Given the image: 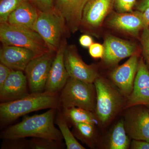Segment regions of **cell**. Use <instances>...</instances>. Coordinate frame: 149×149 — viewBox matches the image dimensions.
I'll use <instances>...</instances> for the list:
<instances>
[{
    "instance_id": "1",
    "label": "cell",
    "mask_w": 149,
    "mask_h": 149,
    "mask_svg": "<svg viewBox=\"0 0 149 149\" xmlns=\"http://www.w3.org/2000/svg\"><path fill=\"white\" fill-rule=\"evenodd\" d=\"M58 109H50L42 114L24 118L21 122L2 131L0 137L3 139L31 137L62 141L61 133L54 125Z\"/></svg>"
},
{
    "instance_id": "2",
    "label": "cell",
    "mask_w": 149,
    "mask_h": 149,
    "mask_svg": "<svg viewBox=\"0 0 149 149\" xmlns=\"http://www.w3.org/2000/svg\"><path fill=\"white\" fill-rule=\"evenodd\" d=\"M61 109L59 93L45 91L30 93L24 97L0 104V121L7 125L32 112L50 109Z\"/></svg>"
},
{
    "instance_id": "3",
    "label": "cell",
    "mask_w": 149,
    "mask_h": 149,
    "mask_svg": "<svg viewBox=\"0 0 149 149\" xmlns=\"http://www.w3.org/2000/svg\"><path fill=\"white\" fill-rule=\"evenodd\" d=\"M96 102L95 85L71 77L59 94L61 109L76 107L93 112Z\"/></svg>"
},
{
    "instance_id": "4",
    "label": "cell",
    "mask_w": 149,
    "mask_h": 149,
    "mask_svg": "<svg viewBox=\"0 0 149 149\" xmlns=\"http://www.w3.org/2000/svg\"><path fill=\"white\" fill-rule=\"evenodd\" d=\"M0 41L3 45L29 49L36 56L50 51L35 30L12 25L8 22L0 23Z\"/></svg>"
},
{
    "instance_id": "5",
    "label": "cell",
    "mask_w": 149,
    "mask_h": 149,
    "mask_svg": "<svg viewBox=\"0 0 149 149\" xmlns=\"http://www.w3.org/2000/svg\"><path fill=\"white\" fill-rule=\"evenodd\" d=\"M34 30L42 38L49 49L56 52L63 40L69 34L64 20L55 9L39 11Z\"/></svg>"
},
{
    "instance_id": "6",
    "label": "cell",
    "mask_w": 149,
    "mask_h": 149,
    "mask_svg": "<svg viewBox=\"0 0 149 149\" xmlns=\"http://www.w3.org/2000/svg\"><path fill=\"white\" fill-rule=\"evenodd\" d=\"M96 92L95 110L99 120L105 123L120 108L122 98L117 91L104 79L99 77L94 83Z\"/></svg>"
},
{
    "instance_id": "7",
    "label": "cell",
    "mask_w": 149,
    "mask_h": 149,
    "mask_svg": "<svg viewBox=\"0 0 149 149\" xmlns=\"http://www.w3.org/2000/svg\"><path fill=\"white\" fill-rule=\"evenodd\" d=\"M56 54V52L49 51L35 57L27 65L24 72L31 93L45 91L50 70Z\"/></svg>"
},
{
    "instance_id": "8",
    "label": "cell",
    "mask_w": 149,
    "mask_h": 149,
    "mask_svg": "<svg viewBox=\"0 0 149 149\" xmlns=\"http://www.w3.org/2000/svg\"><path fill=\"white\" fill-rule=\"evenodd\" d=\"M115 0H89L83 10L80 29L95 34L111 10Z\"/></svg>"
},
{
    "instance_id": "9",
    "label": "cell",
    "mask_w": 149,
    "mask_h": 149,
    "mask_svg": "<svg viewBox=\"0 0 149 149\" xmlns=\"http://www.w3.org/2000/svg\"><path fill=\"white\" fill-rule=\"evenodd\" d=\"M64 60L70 77L91 83H94L99 77L95 67L87 64L83 61L74 45H67Z\"/></svg>"
},
{
    "instance_id": "10",
    "label": "cell",
    "mask_w": 149,
    "mask_h": 149,
    "mask_svg": "<svg viewBox=\"0 0 149 149\" xmlns=\"http://www.w3.org/2000/svg\"><path fill=\"white\" fill-rule=\"evenodd\" d=\"M89 0H54V8L63 18L69 34L77 32L83 10Z\"/></svg>"
},
{
    "instance_id": "11",
    "label": "cell",
    "mask_w": 149,
    "mask_h": 149,
    "mask_svg": "<svg viewBox=\"0 0 149 149\" xmlns=\"http://www.w3.org/2000/svg\"><path fill=\"white\" fill-rule=\"evenodd\" d=\"M126 133L133 140L149 142V110L144 107L130 109L125 116Z\"/></svg>"
},
{
    "instance_id": "12",
    "label": "cell",
    "mask_w": 149,
    "mask_h": 149,
    "mask_svg": "<svg viewBox=\"0 0 149 149\" xmlns=\"http://www.w3.org/2000/svg\"><path fill=\"white\" fill-rule=\"evenodd\" d=\"M68 45L66 38L62 41L52 63L45 91L59 93L70 77L65 68L64 55Z\"/></svg>"
},
{
    "instance_id": "13",
    "label": "cell",
    "mask_w": 149,
    "mask_h": 149,
    "mask_svg": "<svg viewBox=\"0 0 149 149\" xmlns=\"http://www.w3.org/2000/svg\"><path fill=\"white\" fill-rule=\"evenodd\" d=\"M103 59L108 65L116 64L121 60L136 54V45L134 43L109 35L104 44Z\"/></svg>"
},
{
    "instance_id": "14",
    "label": "cell",
    "mask_w": 149,
    "mask_h": 149,
    "mask_svg": "<svg viewBox=\"0 0 149 149\" xmlns=\"http://www.w3.org/2000/svg\"><path fill=\"white\" fill-rule=\"evenodd\" d=\"M139 63L138 55L135 54L112 72V80L125 96H129L133 91Z\"/></svg>"
},
{
    "instance_id": "15",
    "label": "cell",
    "mask_w": 149,
    "mask_h": 149,
    "mask_svg": "<svg viewBox=\"0 0 149 149\" xmlns=\"http://www.w3.org/2000/svg\"><path fill=\"white\" fill-rule=\"evenodd\" d=\"M28 85L23 71L13 70L0 88L1 103L13 101L28 95Z\"/></svg>"
},
{
    "instance_id": "16",
    "label": "cell",
    "mask_w": 149,
    "mask_h": 149,
    "mask_svg": "<svg viewBox=\"0 0 149 149\" xmlns=\"http://www.w3.org/2000/svg\"><path fill=\"white\" fill-rule=\"evenodd\" d=\"M149 105V69L143 59L139 61L133 91L128 96L127 107Z\"/></svg>"
},
{
    "instance_id": "17",
    "label": "cell",
    "mask_w": 149,
    "mask_h": 149,
    "mask_svg": "<svg viewBox=\"0 0 149 149\" xmlns=\"http://www.w3.org/2000/svg\"><path fill=\"white\" fill-rule=\"evenodd\" d=\"M35 57V54L29 49L17 46L2 45L0 49L1 63L14 70L24 71Z\"/></svg>"
},
{
    "instance_id": "18",
    "label": "cell",
    "mask_w": 149,
    "mask_h": 149,
    "mask_svg": "<svg viewBox=\"0 0 149 149\" xmlns=\"http://www.w3.org/2000/svg\"><path fill=\"white\" fill-rule=\"evenodd\" d=\"M108 24L113 29L136 37L141 30L148 27L140 11L114 14Z\"/></svg>"
},
{
    "instance_id": "19",
    "label": "cell",
    "mask_w": 149,
    "mask_h": 149,
    "mask_svg": "<svg viewBox=\"0 0 149 149\" xmlns=\"http://www.w3.org/2000/svg\"><path fill=\"white\" fill-rule=\"evenodd\" d=\"M39 13L34 6L25 0L10 14L7 22L15 26L34 30Z\"/></svg>"
},
{
    "instance_id": "20",
    "label": "cell",
    "mask_w": 149,
    "mask_h": 149,
    "mask_svg": "<svg viewBox=\"0 0 149 149\" xmlns=\"http://www.w3.org/2000/svg\"><path fill=\"white\" fill-rule=\"evenodd\" d=\"M61 111L70 126L76 123H88L95 125L97 123V120L93 112L88 110L72 107L62 109Z\"/></svg>"
},
{
    "instance_id": "21",
    "label": "cell",
    "mask_w": 149,
    "mask_h": 149,
    "mask_svg": "<svg viewBox=\"0 0 149 149\" xmlns=\"http://www.w3.org/2000/svg\"><path fill=\"white\" fill-rule=\"evenodd\" d=\"M56 115V124L58 127L63 139L65 142V146L67 149H85L83 146L75 139L74 134L70 129L69 125L63 115L61 109L57 111Z\"/></svg>"
},
{
    "instance_id": "22",
    "label": "cell",
    "mask_w": 149,
    "mask_h": 149,
    "mask_svg": "<svg viewBox=\"0 0 149 149\" xmlns=\"http://www.w3.org/2000/svg\"><path fill=\"white\" fill-rule=\"evenodd\" d=\"M130 141L127 136L124 121L120 120L113 129L110 137L108 148L126 149L129 147Z\"/></svg>"
},
{
    "instance_id": "23",
    "label": "cell",
    "mask_w": 149,
    "mask_h": 149,
    "mask_svg": "<svg viewBox=\"0 0 149 149\" xmlns=\"http://www.w3.org/2000/svg\"><path fill=\"white\" fill-rule=\"evenodd\" d=\"M29 141L30 149H63L66 147L62 141L52 139L32 138Z\"/></svg>"
},
{
    "instance_id": "24",
    "label": "cell",
    "mask_w": 149,
    "mask_h": 149,
    "mask_svg": "<svg viewBox=\"0 0 149 149\" xmlns=\"http://www.w3.org/2000/svg\"><path fill=\"white\" fill-rule=\"evenodd\" d=\"M74 136L89 143L95 136V125L91 123H76L72 125Z\"/></svg>"
},
{
    "instance_id": "25",
    "label": "cell",
    "mask_w": 149,
    "mask_h": 149,
    "mask_svg": "<svg viewBox=\"0 0 149 149\" xmlns=\"http://www.w3.org/2000/svg\"><path fill=\"white\" fill-rule=\"evenodd\" d=\"M25 0H0V23L7 22L8 17Z\"/></svg>"
},
{
    "instance_id": "26",
    "label": "cell",
    "mask_w": 149,
    "mask_h": 149,
    "mask_svg": "<svg viewBox=\"0 0 149 149\" xmlns=\"http://www.w3.org/2000/svg\"><path fill=\"white\" fill-rule=\"evenodd\" d=\"M2 143V149H30L29 141L26 138L4 139Z\"/></svg>"
},
{
    "instance_id": "27",
    "label": "cell",
    "mask_w": 149,
    "mask_h": 149,
    "mask_svg": "<svg viewBox=\"0 0 149 149\" xmlns=\"http://www.w3.org/2000/svg\"><path fill=\"white\" fill-rule=\"evenodd\" d=\"M141 42L143 56L149 69V27L142 30Z\"/></svg>"
},
{
    "instance_id": "28",
    "label": "cell",
    "mask_w": 149,
    "mask_h": 149,
    "mask_svg": "<svg viewBox=\"0 0 149 149\" xmlns=\"http://www.w3.org/2000/svg\"><path fill=\"white\" fill-rule=\"evenodd\" d=\"M40 12L49 11L54 8V0H26Z\"/></svg>"
},
{
    "instance_id": "29",
    "label": "cell",
    "mask_w": 149,
    "mask_h": 149,
    "mask_svg": "<svg viewBox=\"0 0 149 149\" xmlns=\"http://www.w3.org/2000/svg\"><path fill=\"white\" fill-rule=\"evenodd\" d=\"M136 0H115L116 6L119 13L132 12Z\"/></svg>"
},
{
    "instance_id": "30",
    "label": "cell",
    "mask_w": 149,
    "mask_h": 149,
    "mask_svg": "<svg viewBox=\"0 0 149 149\" xmlns=\"http://www.w3.org/2000/svg\"><path fill=\"white\" fill-rule=\"evenodd\" d=\"M89 52L93 58H102L104 54V46L99 43H93L89 47Z\"/></svg>"
},
{
    "instance_id": "31",
    "label": "cell",
    "mask_w": 149,
    "mask_h": 149,
    "mask_svg": "<svg viewBox=\"0 0 149 149\" xmlns=\"http://www.w3.org/2000/svg\"><path fill=\"white\" fill-rule=\"evenodd\" d=\"M13 70L2 63H0V88L2 87Z\"/></svg>"
},
{
    "instance_id": "32",
    "label": "cell",
    "mask_w": 149,
    "mask_h": 149,
    "mask_svg": "<svg viewBox=\"0 0 149 149\" xmlns=\"http://www.w3.org/2000/svg\"><path fill=\"white\" fill-rule=\"evenodd\" d=\"M131 148L133 149H149V142L133 140L131 143Z\"/></svg>"
},
{
    "instance_id": "33",
    "label": "cell",
    "mask_w": 149,
    "mask_h": 149,
    "mask_svg": "<svg viewBox=\"0 0 149 149\" xmlns=\"http://www.w3.org/2000/svg\"><path fill=\"white\" fill-rule=\"evenodd\" d=\"M79 42L82 47L85 48H89L93 43L92 37L89 35H82L79 39Z\"/></svg>"
},
{
    "instance_id": "34",
    "label": "cell",
    "mask_w": 149,
    "mask_h": 149,
    "mask_svg": "<svg viewBox=\"0 0 149 149\" xmlns=\"http://www.w3.org/2000/svg\"><path fill=\"white\" fill-rule=\"evenodd\" d=\"M148 8H149V0H143L137 7L138 10L141 12L143 11Z\"/></svg>"
},
{
    "instance_id": "35",
    "label": "cell",
    "mask_w": 149,
    "mask_h": 149,
    "mask_svg": "<svg viewBox=\"0 0 149 149\" xmlns=\"http://www.w3.org/2000/svg\"><path fill=\"white\" fill-rule=\"evenodd\" d=\"M142 13V16L147 26L149 27V8L146 9Z\"/></svg>"
},
{
    "instance_id": "36",
    "label": "cell",
    "mask_w": 149,
    "mask_h": 149,
    "mask_svg": "<svg viewBox=\"0 0 149 149\" xmlns=\"http://www.w3.org/2000/svg\"><path fill=\"white\" fill-rule=\"evenodd\" d=\"M147 107L148 108V109L149 110V105H147Z\"/></svg>"
}]
</instances>
